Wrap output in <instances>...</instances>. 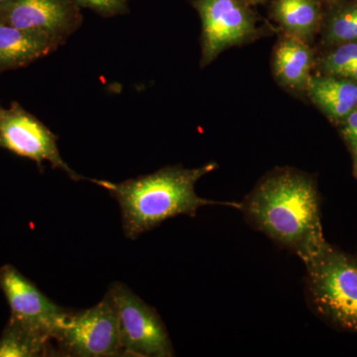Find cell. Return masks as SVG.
<instances>
[{"label":"cell","mask_w":357,"mask_h":357,"mask_svg":"<svg viewBox=\"0 0 357 357\" xmlns=\"http://www.w3.org/2000/svg\"><path fill=\"white\" fill-rule=\"evenodd\" d=\"M241 210L256 229L305 263L328 245L321 229L316 184L301 171H272L249 194Z\"/></svg>","instance_id":"1"},{"label":"cell","mask_w":357,"mask_h":357,"mask_svg":"<svg viewBox=\"0 0 357 357\" xmlns=\"http://www.w3.org/2000/svg\"><path fill=\"white\" fill-rule=\"evenodd\" d=\"M217 167L213 162L192 169L168 166L121 183L96 178L89 181L109 191L119 202L124 234L134 241L169 218L181 215L196 217L199 208L208 204H227L241 208V204L208 201L195 191L199 178L215 171Z\"/></svg>","instance_id":"2"},{"label":"cell","mask_w":357,"mask_h":357,"mask_svg":"<svg viewBox=\"0 0 357 357\" xmlns=\"http://www.w3.org/2000/svg\"><path fill=\"white\" fill-rule=\"evenodd\" d=\"M305 264L307 292L317 311L335 325L357 333V257L328 244Z\"/></svg>","instance_id":"3"},{"label":"cell","mask_w":357,"mask_h":357,"mask_svg":"<svg viewBox=\"0 0 357 357\" xmlns=\"http://www.w3.org/2000/svg\"><path fill=\"white\" fill-rule=\"evenodd\" d=\"M55 340L63 356H124L119 318L109 291L95 307L70 312Z\"/></svg>","instance_id":"4"},{"label":"cell","mask_w":357,"mask_h":357,"mask_svg":"<svg viewBox=\"0 0 357 357\" xmlns=\"http://www.w3.org/2000/svg\"><path fill=\"white\" fill-rule=\"evenodd\" d=\"M202 22V68L231 47L255 40L257 17L246 0H192Z\"/></svg>","instance_id":"5"},{"label":"cell","mask_w":357,"mask_h":357,"mask_svg":"<svg viewBox=\"0 0 357 357\" xmlns=\"http://www.w3.org/2000/svg\"><path fill=\"white\" fill-rule=\"evenodd\" d=\"M109 291L116 309L124 356H173L172 342L156 310L119 282Z\"/></svg>","instance_id":"6"},{"label":"cell","mask_w":357,"mask_h":357,"mask_svg":"<svg viewBox=\"0 0 357 357\" xmlns=\"http://www.w3.org/2000/svg\"><path fill=\"white\" fill-rule=\"evenodd\" d=\"M58 136L16 102L8 107L0 102V148L32 160L42 169L44 162L67 174L72 180H89L64 161L58 148Z\"/></svg>","instance_id":"7"},{"label":"cell","mask_w":357,"mask_h":357,"mask_svg":"<svg viewBox=\"0 0 357 357\" xmlns=\"http://www.w3.org/2000/svg\"><path fill=\"white\" fill-rule=\"evenodd\" d=\"M0 288L10 306L11 319L55 340L70 312L52 302L11 265L0 270Z\"/></svg>","instance_id":"8"},{"label":"cell","mask_w":357,"mask_h":357,"mask_svg":"<svg viewBox=\"0 0 357 357\" xmlns=\"http://www.w3.org/2000/svg\"><path fill=\"white\" fill-rule=\"evenodd\" d=\"M84 17L73 0H13L0 4V22L36 30L62 46L79 29Z\"/></svg>","instance_id":"9"},{"label":"cell","mask_w":357,"mask_h":357,"mask_svg":"<svg viewBox=\"0 0 357 357\" xmlns=\"http://www.w3.org/2000/svg\"><path fill=\"white\" fill-rule=\"evenodd\" d=\"M314 66L316 56L311 44L283 33L272 59V70L277 83L291 93L306 95Z\"/></svg>","instance_id":"10"},{"label":"cell","mask_w":357,"mask_h":357,"mask_svg":"<svg viewBox=\"0 0 357 357\" xmlns=\"http://www.w3.org/2000/svg\"><path fill=\"white\" fill-rule=\"evenodd\" d=\"M59 47L44 33L0 22V74L27 67Z\"/></svg>","instance_id":"11"},{"label":"cell","mask_w":357,"mask_h":357,"mask_svg":"<svg viewBox=\"0 0 357 357\" xmlns=\"http://www.w3.org/2000/svg\"><path fill=\"white\" fill-rule=\"evenodd\" d=\"M306 96L331 121L338 124L357 107V83L333 75L312 74Z\"/></svg>","instance_id":"12"},{"label":"cell","mask_w":357,"mask_h":357,"mask_svg":"<svg viewBox=\"0 0 357 357\" xmlns=\"http://www.w3.org/2000/svg\"><path fill=\"white\" fill-rule=\"evenodd\" d=\"M271 15L284 34L311 44L321 32L324 17L321 0H273Z\"/></svg>","instance_id":"13"},{"label":"cell","mask_w":357,"mask_h":357,"mask_svg":"<svg viewBox=\"0 0 357 357\" xmlns=\"http://www.w3.org/2000/svg\"><path fill=\"white\" fill-rule=\"evenodd\" d=\"M324 7L321 42L326 48L357 42V0H331Z\"/></svg>","instance_id":"14"},{"label":"cell","mask_w":357,"mask_h":357,"mask_svg":"<svg viewBox=\"0 0 357 357\" xmlns=\"http://www.w3.org/2000/svg\"><path fill=\"white\" fill-rule=\"evenodd\" d=\"M51 338L10 319L0 338V357L46 356Z\"/></svg>","instance_id":"15"},{"label":"cell","mask_w":357,"mask_h":357,"mask_svg":"<svg viewBox=\"0 0 357 357\" xmlns=\"http://www.w3.org/2000/svg\"><path fill=\"white\" fill-rule=\"evenodd\" d=\"M319 73L345 77L357 83V42L328 47L317 60Z\"/></svg>","instance_id":"16"},{"label":"cell","mask_w":357,"mask_h":357,"mask_svg":"<svg viewBox=\"0 0 357 357\" xmlns=\"http://www.w3.org/2000/svg\"><path fill=\"white\" fill-rule=\"evenodd\" d=\"M79 8H88L105 18L128 13V0H73Z\"/></svg>","instance_id":"17"},{"label":"cell","mask_w":357,"mask_h":357,"mask_svg":"<svg viewBox=\"0 0 357 357\" xmlns=\"http://www.w3.org/2000/svg\"><path fill=\"white\" fill-rule=\"evenodd\" d=\"M342 138L354 155H357V107L338 123Z\"/></svg>","instance_id":"18"},{"label":"cell","mask_w":357,"mask_h":357,"mask_svg":"<svg viewBox=\"0 0 357 357\" xmlns=\"http://www.w3.org/2000/svg\"><path fill=\"white\" fill-rule=\"evenodd\" d=\"M246 1L252 6V4L261 3V2L264 1V0H246Z\"/></svg>","instance_id":"19"},{"label":"cell","mask_w":357,"mask_h":357,"mask_svg":"<svg viewBox=\"0 0 357 357\" xmlns=\"http://www.w3.org/2000/svg\"><path fill=\"white\" fill-rule=\"evenodd\" d=\"M354 170L357 175V155H354Z\"/></svg>","instance_id":"20"},{"label":"cell","mask_w":357,"mask_h":357,"mask_svg":"<svg viewBox=\"0 0 357 357\" xmlns=\"http://www.w3.org/2000/svg\"><path fill=\"white\" fill-rule=\"evenodd\" d=\"M13 1V0H0V4L6 3V2Z\"/></svg>","instance_id":"21"},{"label":"cell","mask_w":357,"mask_h":357,"mask_svg":"<svg viewBox=\"0 0 357 357\" xmlns=\"http://www.w3.org/2000/svg\"><path fill=\"white\" fill-rule=\"evenodd\" d=\"M321 1L328 2V1H331V0H321Z\"/></svg>","instance_id":"22"}]
</instances>
